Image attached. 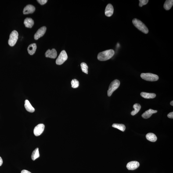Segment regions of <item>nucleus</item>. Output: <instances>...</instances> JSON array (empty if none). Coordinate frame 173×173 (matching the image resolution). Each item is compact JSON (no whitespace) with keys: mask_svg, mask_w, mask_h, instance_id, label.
<instances>
[{"mask_svg":"<svg viewBox=\"0 0 173 173\" xmlns=\"http://www.w3.org/2000/svg\"><path fill=\"white\" fill-rule=\"evenodd\" d=\"M114 54V51L109 49L101 52L98 54V59L100 61H105L111 59Z\"/></svg>","mask_w":173,"mask_h":173,"instance_id":"1","label":"nucleus"},{"mask_svg":"<svg viewBox=\"0 0 173 173\" xmlns=\"http://www.w3.org/2000/svg\"><path fill=\"white\" fill-rule=\"evenodd\" d=\"M132 23L136 27L142 32L145 34H147L149 33V30L148 28L141 21L134 18L132 20Z\"/></svg>","mask_w":173,"mask_h":173,"instance_id":"2","label":"nucleus"},{"mask_svg":"<svg viewBox=\"0 0 173 173\" xmlns=\"http://www.w3.org/2000/svg\"><path fill=\"white\" fill-rule=\"evenodd\" d=\"M140 76L143 79L148 81H156L159 79L158 76L157 75L150 73H142Z\"/></svg>","mask_w":173,"mask_h":173,"instance_id":"3","label":"nucleus"},{"mask_svg":"<svg viewBox=\"0 0 173 173\" xmlns=\"http://www.w3.org/2000/svg\"><path fill=\"white\" fill-rule=\"evenodd\" d=\"M120 81L118 80L113 81L109 85V89L107 91V95L108 97L111 96L113 92L118 88L120 85Z\"/></svg>","mask_w":173,"mask_h":173,"instance_id":"4","label":"nucleus"},{"mask_svg":"<svg viewBox=\"0 0 173 173\" xmlns=\"http://www.w3.org/2000/svg\"><path fill=\"white\" fill-rule=\"evenodd\" d=\"M18 34L17 31L14 30L11 33L8 43L10 46L13 47L16 44L18 38Z\"/></svg>","mask_w":173,"mask_h":173,"instance_id":"5","label":"nucleus"},{"mask_svg":"<svg viewBox=\"0 0 173 173\" xmlns=\"http://www.w3.org/2000/svg\"><path fill=\"white\" fill-rule=\"evenodd\" d=\"M67 59L68 56L66 51L64 50L62 51L56 59V64L59 65H61L67 60Z\"/></svg>","mask_w":173,"mask_h":173,"instance_id":"6","label":"nucleus"},{"mask_svg":"<svg viewBox=\"0 0 173 173\" xmlns=\"http://www.w3.org/2000/svg\"><path fill=\"white\" fill-rule=\"evenodd\" d=\"M45 129V125L43 124H40L35 127L34 134L36 136H38L43 132Z\"/></svg>","mask_w":173,"mask_h":173,"instance_id":"7","label":"nucleus"},{"mask_svg":"<svg viewBox=\"0 0 173 173\" xmlns=\"http://www.w3.org/2000/svg\"><path fill=\"white\" fill-rule=\"evenodd\" d=\"M47 28L45 26H43L39 29L34 36V38L35 40H38L43 36L46 31Z\"/></svg>","mask_w":173,"mask_h":173,"instance_id":"8","label":"nucleus"},{"mask_svg":"<svg viewBox=\"0 0 173 173\" xmlns=\"http://www.w3.org/2000/svg\"><path fill=\"white\" fill-rule=\"evenodd\" d=\"M45 56L47 57L55 59L57 56V53L55 49H52V50L48 49L45 54Z\"/></svg>","mask_w":173,"mask_h":173,"instance_id":"9","label":"nucleus"},{"mask_svg":"<svg viewBox=\"0 0 173 173\" xmlns=\"http://www.w3.org/2000/svg\"><path fill=\"white\" fill-rule=\"evenodd\" d=\"M139 166V164L138 162L133 161L128 163L126 166L129 170H133L138 168Z\"/></svg>","mask_w":173,"mask_h":173,"instance_id":"10","label":"nucleus"},{"mask_svg":"<svg viewBox=\"0 0 173 173\" xmlns=\"http://www.w3.org/2000/svg\"><path fill=\"white\" fill-rule=\"evenodd\" d=\"M35 8L32 5H28L24 8L23 10V13L24 14H32L35 11Z\"/></svg>","mask_w":173,"mask_h":173,"instance_id":"11","label":"nucleus"},{"mask_svg":"<svg viewBox=\"0 0 173 173\" xmlns=\"http://www.w3.org/2000/svg\"><path fill=\"white\" fill-rule=\"evenodd\" d=\"M113 7L111 4H109L106 6L105 10V14L107 17H110L113 15Z\"/></svg>","mask_w":173,"mask_h":173,"instance_id":"12","label":"nucleus"},{"mask_svg":"<svg viewBox=\"0 0 173 173\" xmlns=\"http://www.w3.org/2000/svg\"><path fill=\"white\" fill-rule=\"evenodd\" d=\"M157 110H152L149 109L146 111L142 115V117L144 119H148L150 118L153 113H157Z\"/></svg>","mask_w":173,"mask_h":173,"instance_id":"13","label":"nucleus"},{"mask_svg":"<svg viewBox=\"0 0 173 173\" xmlns=\"http://www.w3.org/2000/svg\"><path fill=\"white\" fill-rule=\"evenodd\" d=\"M24 24L26 27L31 28L34 24V22L31 18H27L24 19Z\"/></svg>","mask_w":173,"mask_h":173,"instance_id":"14","label":"nucleus"},{"mask_svg":"<svg viewBox=\"0 0 173 173\" xmlns=\"http://www.w3.org/2000/svg\"><path fill=\"white\" fill-rule=\"evenodd\" d=\"M24 106L26 110L29 112L33 113L35 111V109L31 106L30 102L27 100H26L25 101Z\"/></svg>","mask_w":173,"mask_h":173,"instance_id":"15","label":"nucleus"},{"mask_svg":"<svg viewBox=\"0 0 173 173\" xmlns=\"http://www.w3.org/2000/svg\"><path fill=\"white\" fill-rule=\"evenodd\" d=\"M37 45L36 43L30 44L27 48L28 52L30 55H32L35 53L37 49Z\"/></svg>","mask_w":173,"mask_h":173,"instance_id":"16","label":"nucleus"},{"mask_svg":"<svg viewBox=\"0 0 173 173\" xmlns=\"http://www.w3.org/2000/svg\"><path fill=\"white\" fill-rule=\"evenodd\" d=\"M140 95L142 97L146 99H153L156 97V95L153 93H148L142 92Z\"/></svg>","mask_w":173,"mask_h":173,"instance_id":"17","label":"nucleus"},{"mask_svg":"<svg viewBox=\"0 0 173 173\" xmlns=\"http://www.w3.org/2000/svg\"><path fill=\"white\" fill-rule=\"evenodd\" d=\"M146 138L148 140L152 142H156L157 139L156 136L152 133H149L146 134Z\"/></svg>","mask_w":173,"mask_h":173,"instance_id":"18","label":"nucleus"},{"mask_svg":"<svg viewBox=\"0 0 173 173\" xmlns=\"http://www.w3.org/2000/svg\"><path fill=\"white\" fill-rule=\"evenodd\" d=\"M173 5V0H167L165 1L164 5V9L166 10L171 9Z\"/></svg>","mask_w":173,"mask_h":173,"instance_id":"19","label":"nucleus"},{"mask_svg":"<svg viewBox=\"0 0 173 173\" xmlns=\"http://www.w3.org/2000/svg\"><path fill=\"white\" fill-rule=\"evenodd\" d=\"M133 108L134 110L131 113V114L132 116L135 115L141 109V106L139 104H135L133 105Z\"/></svg>","mask_w":173,"mask_h":173,"instance_id":"20","label":"nucleus"},{"mask_svg":"<svg viewBox=\"0 0 173 173\" xmlns=\"http://www.w3.org/2000/svg\"><path fill=\"white\" fill-rule=\"evenodd\" d=\"M40 156L39 149L38 148H37L33 152L31 156V159L33 161L35 160L36 159L38 158Z\"/></svg>","mask_w":173,"mask_h":173,"instance_id":"21","label":"nucleus"},{"mask_svg":"<svg viewBox=\"0 0 173 173\" xmlns=\"http://www.w3.org/2000/svg\"><path fill=\"white\" fill-rule=\"evenodd\" d=\"M112 126L122 131H124L126 129L125 126L123 124H113Z\"/></svg>","mask_w":173,"mask_h":173,"instance_id":"22","label":"nucleus"},{"mask_svg":"<svg viewBox=\"0 0 173 173\" xmlns=\"http://www.w3.org/2000/svg\"><path fill=\"white\" fill-rule=\"evenodd\" d=\"M81 70L83 72L87 74H88V67L86 63H81Z\"/></svg>","mask_w":173,"mask_h":173,"instance_id":"23","label":"nucleus"},{"mask_svg":"<svg viewBox=\"0 0 173 173\" xmlns=\"http://www.w3.org/2000/svg\"><path fill=\"white\" fill-rule=\"evenodd\" d=\"M71 84L72 87L73 88H78L79 85V81L76 79H74L71 81Z\"/></svg>","mask_w":173,"mask_h":173,"instance_id":"24","label":"nucleus"},{"mask_svg":"<svg viewBox=\"0 0 173 173\" xmlns=\"http://www.w3.org/2000/svg\"><path fill=\"white\" fill-rule=\"evenodd\" d=\"M149 1L148 0H139V7H142L143 5L147 4Z\"/></svg>","mask_w":173,"mask_h":173,"instance_id":"25","label":"nucleus"},{"mask_svg":"<svg viewBox=\"0 0 173 173\" xmlns=\"http://www.w3.org/2000/svg\"><path fill=\"white\" fill-rule=\"evenodd\" d=\"M38 3L41 5H43L45 4L48 1L47 0H38L37 1Z\"/></svg>","mask_w":173,"mask_h":173,"instance_id":"26","label":"nucleus"},{"mask_svg":"<svg viewBox=\"0 0 173 173\" xmlns=\"http://www.w3.org/2000/svg\"><path fill=\"white\" fill-rule=\"evenodd\" d=\"M167 117L169 118L173 119V112H171L170 113H169L167 115Z\"/></svg>","mask_w":173,"mask_h":173,"instance_id":"27","label":"nucleus"},{"mask_svg":"<svg viewBox=\"0 0 173 173\" xmlns=\"http://www.w3.org/2000/svg\"><path fill=\"white\" fill-rule=\"evenodd\" d=\"M21 173H31L28 171L26 170H23L21 171Z\"/></svg>","mask_w":173,"mask_h":173,"instance_id":"28","label":"nucleus"},{"mask_svg":"<svg viewBox=\"0 0 173 173\" xmlns=\"http://www.w3.org/2000/svg\"><path fill=\"white\" fill-rule=\"evenodd\" d=\"M3 164V160L1 156H0V166L2 165Z\"/></svg>","mask_w":173,"mask_h":173,"instance_id":"29","label":"nucleus"},{"mask_svg":"<svg viewBox=\"0 0 173 173\" xmlns=\"http://www.w3.org/2000/svg\"><path fill=\"white\" fill-rule=\"evenodd\" d=\"M170 104L171 105V106H173V101H171V103H170Z\"/></svg>","mask_w":173,"mask_h":173,"instance_id":"30","label":"nucleus"}]
</instances>
